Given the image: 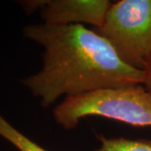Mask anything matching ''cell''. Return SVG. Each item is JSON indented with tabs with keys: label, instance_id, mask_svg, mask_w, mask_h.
<instances>
[{
	"label": "cell",
	"instance_id": "1",
	"mask_svg": "<svg viewBox=\"0 0 151 151\" xmlns=\"http://www.w3.org/2000/svg\"><path fill=\"white\" fill-rule=\"evenodd\" d=\"M25 36L45 49L43 66L22 83L43 107L59 98L144 82L145 71L127 65L108 41L81 24H30Z\"/></svg>",
	"mask_w": 151,
	"mask_h": 151
},
{
	"label": "cell",
	"instance_id": "2",
	"mask_svg": "<svg viewBox=\"0 0 151 151\" xmlns=\"http://www.w3.org/2000/svg\"><path fill=\"white\" fill-rule=\"evenodd\" d=\"M55 122L74 129L81 119L99 116L136 127H151V94L142 84L105 87L66 97L53 110Z\"/></svg>",
	"mask_w": 151,
	"mask_h": 151
},
{
	"label": "cell",
	"instance_id": "3",
	"mask_svg": "<svg viewBox=\"0 0 151 151\" xmlns=\"http://www.w3.org/2000/svg\"><path fill=\"white\" fill-rule=\"evenodd\" d=\"M94 30L124 63L144 70L151 58V0L112 4L102 26Z\"/></svg>",
	"mask_w": 151,
	"mask_h": 151
},
{
	"label": "cell",
	"instance_id": "4",
	"mask_svg": "<svg viewBox=\"0 0 151 151\" xmlns=\"http://www.w3.org/2000/svg\"><path fill=\"white\" fill-rule=\"evenodd\" d=\"M108 0H46L31 1L32 10L40 9L45 23L54 25L90 24L102 26L108 9Z\"/></svg>",
	"mask_w": 151,
	"mask_h": 151
},
{
	"label": "cell",
	"instance_id": "5",
	"mask_svg": "<svg viewBox=\"0 0 151 151\" xmlns=\"http://www.w3.org/2000/svg\"><path fill=\"white\" fill-rule=\"evenodd\" d=\"M0 136L19 151H48L23 134L0 115Z\"/></svg>",
	"mask_w": 151,
	"mask_h": 151
},
{
	"label": "cell",
	"instance_id": "6",
	"mask_svg": "<svg viewBox=\"0 0 151 151\" xmlns=\"http://www.w3.org/2000/svg\"><path fill=\"white\" fill-rule=\"evenodd\" d=\"M100 147L95 151H151V141L145 139H129L125 138L98 137Z\"/></svg>",
	"mask_w": 151,
	"mask_h": 151
},
{
	"label": "cell",
	"instance_id": "7",
	"mask_svg": "<svg viewBox=\"0 0 151 151\" xmlns=\"http://www.w3.org/2000/svg\"><path fill=\"white\" fill-rule=\"evenodd\" d=\"M144 71H145V78H144L143 86L151 94V58Z\"/></svg>",
	"mask_w": 151,
	"mask_h": 151
}]
</instances>
